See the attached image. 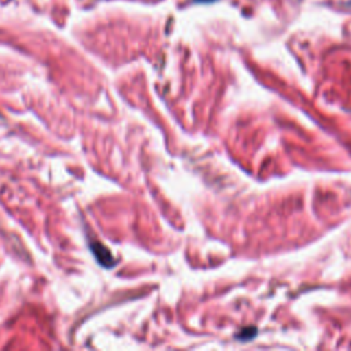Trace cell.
Segmentation results:
<instances>
[{"mask_svg": "<svg viewBox=\"0 0 351 351\" xmlns=\"http://www.w3.org/2000/svg\"><path fill=\"white\" fill-rule=\"evenodd\" d=\"M196 1H211V0H196Z\"/></svg>", "mask_w": 351, "mask_h": 351, "instance_id": "6da1fadb", "label": "cell"}]
</instances>
